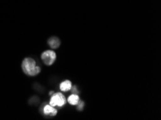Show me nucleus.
<instances>
[{"label":"nucleus","mask_w":161,"mask_h":120,"mask_svg":"<svg viewBox=\"0 0 161 120\" xmlns=\"http://www.w3.org/2000/svg\"><path fill=\"white\" fill-rule=\"evenodd\" d=\"M22 68L25 74L31 76L38 75L41 71V68L36 65V60L31 58H26L23 60Z\"/></svg>","instance_id":"1"},{"label":"nucleus","mask_w":161,"mask_h":120,"mask_svg":"<svg viewBox=\"0 0 161 120\" xmlns=\"http://www.w3.org/2000/svg\"><path fill=\"white\" fill-rule=\"evenodd\" d=\"M66 98L61 93H57V94H53L50 100V105L52 107H63L66 104Z\"/></svg>","instance_id":"2"},{"label":"nucleus","mask_w":161,"mask_h":120,"mask_svg":"<svg viewBox=\"0 0 161 120\" xmlns=\"http://www.w3.org/2000/svg\"><path fill=\"white\" fill-rule=\"evenodd\" d=\"M43 63L47 65H52L57 58V55L53 50H46L41 55Z\"/></svg>","instance_id":"3"},{"label":"nucleus","mask_w":161,"mask_h":120,"mask_svg":"<svg viewBox=\"0 0 161 120\" xmlns=\"http://www.w3.org/2000/svg\"><path fill=\"white\" fill-rule=\"evenodd\" d=\"M43 113L49 116H55L57 113V110L51 105H46L43 108Z\"/></svg>","instance_id":"4"},{"label":"nucleus","mask_w":161,"mask_h":120,"mask_svg":"<svg viewBox=\"0 0 161 120\" xmlns=\"http://www.w3.org/2000/svg\"><path fill=\"white\" fill-rule=\"evenodd\" d=\"M48 43L49 46L53 49H57L60 46V40L59 39L56 38V37H53L51 38L49 40H48Z\"/></svg>","instance_id":"5"},{"label":"nucleus","mask_w":161,"mask_h":120,"mask_svg":"<svg viewBox=\"0 0 161 120\" xmlns=\"http://www.w3.org/2000/svg\"><path fill=\"white\" fill-rule=\"evenodd\" d=\"M72 89V82L69 80L65 81L60 84V89L62 91H68Z\"/></svg>","instance_id":"6"},{"label":"nucleus","mask_w":161,"mask_h":120,"mask_svg":"<svg viewBox=\"0 0 161 120\" xmlns=\"http://www.w3.org/2000/svg\"><path fill=\"white\" fill-rule=\"evenodd\" d=\"M80 101V98L77 94H72L68 98V102L72 105H77Z\"/></svg>","instance_id":"7"},{"label":"nucleus","mask_w":161,"mask_h":120,"mask_svg":"<svg viewBox=\"0 0 161 120\" xmlns=\"http://www.w3.org/2000/svg\"><path fill=\"white\" fill-rule=\"evenodd\" d=\"M77 104H79L78 105V109H82V107H83V106H84V102L82 101H81V102L79 101Z\"/></svg>","instance_id":"8"}]
</instances>
